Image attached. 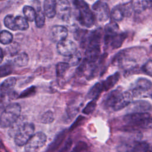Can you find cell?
<instances>
[{
  "mask_svg": "<svg viewBox=\"0 0 152 152\" xmlns=\"http://www.w3.org/2000/svg\"><path fill=\"white\" fill-rule=\"evenodd\" d=\"M74 3L78 10L77 17L80 24L86 27H92L94 23L95 16L88 5L83 0H75Z\"/></svg>",
  "mask_w": 152,
  "mask_h": 152,
  "instance_id": "cell-3",
  "label": "cell"
},
{
  "mask_svg": "<svg viewBox=\"0 0 152 152\" xmlns=\"http://www.w3.org/2000/svg\"><path fill=\"white\" fill-rule=\"evenodd\" d=\"M96 106V102L95 99H93L91 102H90L88 103H87V104L84 108V109L83 110V113L88 115L92 113L95 109Z\"/></svg>",
  "mask_w": 152,
  "mask_h": 152,
  "instance_id": "cell-34",
  "label": "cell"
},
{
  "mask_svg": "<svg viewBox=\"0 0 152 152\" xmlns=\"http://www.w3.org/2000/svg\"><path fill=\"white\" fill-rule=\"evenodd\" d=\"M9 45H10L5 49L7 53L10 56H13L17 54L20 49V45L16 42L10 43Z\"/></svg>",
  "mask_w": 152,
  "mask_h": 152,
  "instance_id": "cell-31",
  "label": "cell"
},
{
  "mask_svg": "<svg viewBox=\"0 0 152 152\" xmlns=\"http://www.w3.org/2000/svg\"><path fill=\"white\" fill-rule=\"evenodd\" d=\"M142 70L146 74L152 77V60H148L142 67Z\"/></svg>",
  "mask_w": 152,
  "mask_h": 152,
  "instance_id": "cell-37",
  "label": "cell"
},
{
  "mask_svg": "<svg viewBox=\"0 0 152 152\" xmlns=\"http://www.w3.org/2000/svg\"><path fill=\"white\" fill-rule=\"evenodd\" d=\"M36 15L35 18V23L38 28H42L45 23V14L41 10V7H38L36 8Z\"/></svg>",
  "mask_w": 152,
  "mask_h": 152,
  "instance_id": "cell-21",
  "label": "cell"
},
{
  "mask_svg": "<svg viewBox=\"0 0 152 152\" xmlns=\"http://www.w3.org/2000/svg\"><path fill=\"white\" fill-rule=\"evenodd\" d=\"M12 34L7 31L3 30L0 32V42L3 45H9L12 41Z\"/></svg>",
  "mask_w": 152,
  "mask_h": 152,
  "instance_id": "cell-27",
  "label": "cell"
},
{
  "mask_svg": "<svg viewBox=\"0 0 152 152\" xmlns=\"http://www.w3.org/2000/svg\"><path fill=\"white\" fill-rule=\"evenodd\" d=\"M138 127L142 129H152V118L150 116L146 118L138 125Z\"/></svg>",
  "mask_w": 152,
  "mask_h": 152,
  "instance_id": "cell-35",
  "label": "cell"
},
{
  "mask_svg": "<svg viewBox=\"0 0 152 152\" xmlns=\"http://www.w3.org/2000/svg\"><path fill=\"white\" fill-rule=\"evenodd\" d=\"M69 62L68 64L71 66H77L78 65L80 62H81V54L80 52L77 51L74 54L69 56Z\"/></svg>",
  "mask_w": 152,
  "mask_h": 152,
  "instance_id": "cell-30",
  "label": "cell"
},
{
  "mask_svg": "<svg viewBox=\"0 0 152 152\" xmlns=\"http://www.w3.org/2000/svg\"><path fill=\"white\" fill-rule=\"evenodd\" d=\"M26 18L20 15L15 17V23L17 30H26L29 27Z\"/></svg>",
  "mask_w": 152,
  "mask_h": 152,
  "instance_id": "cell-24",
  "label": "cell"
},
{
  "mask_svg": "<svg viewBox=\"0 0 152 152\" xmlns=\"http://www.w3.org/2000/svg\"><path fill=\"white\" fill-rule=\"evenodd\" d=\"M36 92V88L34 86H31L30 87L27 88L25 90H24L19 96L20 98H24L26 97H29L30 96L33 95Z\"/></svg>",
  "mask_w": 152,
  "mask_h": 152,
  "instance_id": "cell-36",
  "label": "cell"
},
{
  "mask_svg": "<svg viewBox=\"0 0 152 152\" xmlns=\"http://www.w3.org/2000/svg\"><path fill=\"white\" fill-rule=\"evenodd\" d=\"M28 61H29L28 56L25 52H21L18 54L14 60V64L19 67H23V66H26L28 64Z\"/></svg>",
  "mask_w": 152,
  "mask_h": 152,
  "instance_id": "cell-20",
  "label": "cell"
},
{
  "mask_svg": "<svg viewBox=\"0 0 152 152\" xmlns=\"http://www.w3.org/2000/svg\"><path fill=\"white\" fill-rule=\"evenodd\" d=\"M0 1H3V0H0Z\"/></svg>",
  "mask_w": 152,
  "mask_h": 152,
  "instance_id": "cell-42",
  "label": "cell"
},
{
  "mask_svg": "<svg viewBox=\"0 0 152 152\" xmlns=\"http://www.w3.org/2000/svg\"><path fill=\"white\" fill-rule=\"evenodd\" d=\"M43 10L45 15L52 18L56 15V0H45Z\"/></svg>",
  "mask_w": 152,
  "mask_h": 152,
  "instance_id": "cell-15",
  "label": "cell"
},
{
  "mask_svg": "<svg viewBox=\"0 0 152 152\" xmlns=\"http://www.w3.org/2000/svg\"><path fill=\"white\" fill-rule=\"evenodd\" d=\"M56 49L58 53L64 56H70L77 51V46L75 43L66 39L58 42Z\"/></svg>",
  "mask_w": 152,
  "mask_h": 152,
  "instance_id": "cell-7",
  "label": "cell"
},
{
  "mask_svg": "<svg viewBox=\"0 0 152 152\" xmlns=\"http://www.w3.org/2000/svg\"><path fill=\"white\" fill-rule=\"evenodd\" d=\"M4 22L5 27H7L8 28L13 31L17 30V28L15 23V17L12 15L9 14L7 15L4 18Z\"/></svg>",
  "mask_w": 152,
  "mask_h": 152,
  "instance_id": "cell-28",
  "label": "cell"
},
{
  "mask_svg": "<svg viewBox=\"0 0 152 152\" xmlns=\"http://www.w3.org/2000/svg\"><path fill=\"white\" fill-rule=\"evenodd\" d=\"M12 72V67L10 64H5L0 66V78L6 77Z\"/></svg>",
  "mask_w": 152,
  "mask_h": 152,
  "instance_id": "cell-32",
  "label": "cell"
},
{
  "mask_svg": "<svg viewBox=\"0 0 152 152\" xmlns=\"http://www.w3.org/2000/svg\"><path fill=\"white\" fill-rule=\"evenodd\" d=\"M119 27L118 24L115 22H112L105 26L104 31L106 33V40L109 41L110 39L117 34V32L118 31Z\"/></svg>",
  "mask_w": 152,
  "mask_h": 152,
  "instance_id": "cell-17",
  "label": "cell"
},
{
  "mask_svg": "<svg viewBox=\"0 0 152 152\" xmlns=\"http://www.w3.org/2000/svg\"><path fill=\"white\" fill-rule=\"evenodd\" d=\"M111 16L115 21H119L122 20L125 17L122 6H116L115 7L111 12Z\"/></svg>",
  "mask_w": 152,
  "mask_h": 152,
  "instance_id": "cell-26",
  "label": "cell"
},
{
  "mask_svg": "<svg viewBox=\"0 0 152 152\" xmlns=\"http://www.w3.org/2000/svg\"><path fill=\"white\" fill-rule=\"evenodd\" d=\"M21 106L18 103H10L3 110L0 115V127H10L20 118Z\"/></svg>",
  "mask_w": 152,
  "mask_h": 152,
  "instance_id": "cell-2",
  "label": "cell"
},
{
  "mask_svg": "<svg viewBox=\"0 0 152 152\" xmlns=\"http://www.w3.org/2000/svg\"><path fill=\"white\" fill-rule=\"evenodd\" d=\"M100 46H88L86 51L85 60L89 64H91L96 61L100 54Z\"/></svg>",
  "mask_w": 152,
  "mask_h": 152,
  "instance_id": "cell-14",
  "label": "cell"
},
{
  "mask_svg": "<svg viewBox=\"0 0 152 152\" xmlns=\"http://www.w3.org/2000/svg\"><path fill=\"white\" fill-rule=\"evenodd\" d=\"M23 11L25 18L28 21H33L34 20H35L36 11L33 7L28 5H26L23 7Z\"/></svg>",
  "mask_w": 152,
  "mask_h": 152,
  "instance_id": "cell-22",
  "label": "cell"
},
{
  "mask_svg": "<svg viewBox=\"0 0 152 152\" xmlns=\"http://www.w3.org/2000/svg\"><path fill=\"white\" fill-rule=\"evenodd\" d=\"M54 120L53 112L50 110L46 112L41 117L40 122L43 124H50Z\"/></svg>",
  "mask_w": 152,
  "mask_h": 152,
  "instance_id": "cell-33",
  "label": "cell"
},
{
  "mask_svg": "<svg viewBox=\"0 0 152 152\" xmlns=\"http://www.w3.org/2000/svg\"><path fill=\"white\" fill-rule=\"evenodd\" d=\"M116 149L118 152H146L151 148L147 142L133 140L123 142Z\"/></svg>",
  "mask_w": 152,
  "mask_h": 152,
  "instance_id": "cell-4",
  "label": "cell"
},
{
  "mask_svg": "<svg viewBox=\"0 0 152 152\" xmlns=\"http://www.w3.org/2000/svg\"><path fill=\"white\" fill-rule=\"evenodd\" d=\"M104 90L103 86L102 83H97L95 84L88 91L87 96L89 99H96L100 93Z\"/></svg>",
  "mask_w": 152,
  "mask_h": 152,
  "instance_id": "cell-18",
  "label": "cell"
},
{
  "mask_svg": "<svg viewBox=\"0 0 152 152\" xmlns=\"http://www.w3.org/2000/svg\"><path fill=\"white\" fill-rule=\"evenodd\" d=\"M3 59H4V52L2 49L0 48V64L2 62Z\"/></svg>",
  "mask_w": 152,
  "mask_h": 152,
  "instance_id": "cell-39",
  "label": "cell"
},
{
  "mask_svg": "<svg viewBox=\"0 0 152 152\" xmlns=\"http://www.w3.org/2000/svg\"><path fill=\"white\" fill-rule=\"evenodd\" d=\"M93 9L95 12V17L99 21L104 22L109 19L110 11L107 4L99 1L94 4Z\"/></svg>",
  "mask_w": 152,
  "mask_h": 152,
  "instance_id": "cell-8",
  "label": "cell"
},
{
  "mask_svg": "<svg viewBox=\"0 0 152 152\" xmlns=\"http://www.w3.org/2000/svg\"><path fill=\"white\" fill-rule=\"evenodd\" d=\"M151 98H152V93H151Z\"/></svg>",
  "mask_w": 152,
  "mask_h": 152,
  "instance_id": "cell-41",
  "label": "cell"
},
{
  "mask_svg": "<svg viewBox=\"0 0 152 152\" xmlns=\"http://www.w3.org/2000/svg\"><path fill=\"white\" fill-rule=\"evenodd\" d=\"M150 4H152V0H147Z\"/></svg>",
  "mask_w": 152,
  "mask_h": 152,
  "instance_id": "cell-40",
  "label": "cell"
},
{
  "mask_svg": "<svg viewBox=\"0 0 152 152\" xmlns=\"http://www.w3.org/2000/svg\"><path fill=\"white\" fill-rule=\"evenodd\" d=\"M128 110L133 112H147L151 109V104L145 100L132 102L128 106Z\"/></svg>",
  "mask_w": 152,
  "mask_h": 152,
  "instance_id": "cell-12",
  "label": "cell"
},
{
  "mask_svg": "<svg viewBox=\"0 0 152 152\" xmlns=\"http://www.w3.org/2000/svg\"><path fill=\"white\" fill-rule=\"evenodd\" d=\"M16 84V79L14 77H10L5 80L0 86V92L2 96L9 95L12 91Z\"/></svg>",
  "mask_w": 152,
  "mask_h": 152,
  "instance_id": "cell-13",
  "label": "cell"
},
{
  "mask_svg": "<svg viewBox=\"0 0 152 152\" xmlns=\"http://www.w3.org/2000/svg\"><path fill=\"white\" fill-rule=\"evenodd\" d=\"M135 87L148 91V90L152 87V83L148 79L145 78H140L137 80L135 83Z\"/></svg>",
  "mask_w": 152,
  "mask_h": 152,
  "instance_id": "cell-23",
  "label": "cell"
},
{
  "mask_svg": "<svg viewBox=\"0 0 152 152\" xmlns=\"http://www.w3.org/2000/svg\"><path fill=\"white\" fill-rule=\"evenodd\" d=\"M71 144H72L71 140L70 139L68 140V141L65 143L64 146L61 148L60 152H68V151L69 150L71 147Z\"/></svg>",
  "mask_w": 152,
  "mask_h": 152,
  "instance_id": "cell-38",
  "label": "cell"
},
{
  "mask_svg": "<svg viewBox=\"0 0 152 152\" xmlns=\"http://www.w3.org/2000/svg\"><path fill=\"white\" fill-rule=\"evenodd\" d=\"M56 1V14L60 19L66 21L69 18L71 6L68 0Z\"/></svg>",
  "mask_w": 152,
  "mask_h": 152,
  "instance_id": "cell-10",
  "label": "cell"
},
{
  "mask_svg": "<svg viewBox=\"0 0 152 152\" xmlns=\"http://www.w3.org/2000/svg\"><path fill=\"white\" fill-rule=\"evenodd\" d=\"M69 64L67 62H59L56 66V74L57 77H62L69 68Z\"/></svg>",
  "mask_w": 152,
  "mask_h": 152,
  "instance_id": "cell-25",
  "label": "cell"
},
{
  "mask_svg": "<svg viewBox=\"0 0 152 152\" xmlns=\"http://www.w3.org/2000/svg\"><path fill=\"white\" fill-rule=\"evenodd\" d=\"M150 4L147 0H132V7L136 12H141L146 10Z\"/></svg>",
  "mask_w": 152,
  "mask_h": 152,
  "instance_id": "cell-19",
  "label": "cell"
},
{
  "mask_svg": "<svg viewBox=\"0 0 152 152\" xmlns=\"http://www.w3.org/2000/svg\"><path fill=\"white\" fill-rule=\"evenodd\" d=\"M34 126L31 123H25L14 136V142L18 146L25 145L34 134Z\"/></svg>",
  "mask_w": 152,
  "mask_h": 152,
  "instance_id": "cell-5",
  "label": "cell"
},
{
  "mask_svg": "<svg viewBox=\"0 0 152 152\" xmlns=\"http://www.w3.org/2000/svg\"><path fill=\"white\" fill-rule=\"evenodd\" d=\"M150 116L147 112H133L124 116V121L129 126H138L142 121Z\"/></svg>",
  "mask_w": 152,
  "mask_h": 152,
  "instance_id": "cell-9",
  "label": "cell"
},
{
  "mask_svg": "<svg viewBox=\"0 0 152 152\" xmlns=\"http://www.w3.org/2000/svg\"><path fill=\"white\" fill-rule=\"evenodd\" d=\"M120 75L119 72H116L108 77L106 80L102 83L104 90H108L109 89L113 87L115 84L119 80Z\"/></svg>",
  "mask_w": 152,
  "mask_h": 152,
  "instance_id": "cell-16",
  "label": "cell"
},
{
  "mask_svg": "<svg viewBox=\"0 0 152 152\" xmlns=\"http://www.w3.org/2000/svg\"><path fill=\"white\" fill-rule=\"evenodd\" d=\"M125 39L124 34H116L112 37L109 40H111V45L113 48L120 47Z\"/></svg>",
  "mask_w": 152,
  "mask_h": 152,
  "instance_id": "cell-29",
  "label": "cell"
},
{
  "mask_svg": "<svg viewBox=\"0 0 152 152\" xmlns=\"http://www.w3.org/2000/svg\"><path fill=\"white\" fill-rule=\"evenodd\" d=\"M46 140V135L43 132L34 134L25 145L26 152H37L45 145Z\"/></svg>",
  "mask_w": 152,
  "mask_h": 152,
  "instance_id": "cell-6",
  "label": "cell"
},
{
  "mask_svg": "<svg viewBox=\"0 0 152 152\" xmlns=\"http://www.w3.org/2000/svg\"><path fill=\"white\" fill-rule=\"evenodd\" d=\"M133 96L128 91L121 92L116 89L112 91L106 97L105 104L114 111L120 110L127 107L132 102Z\"/></svg>",
  "mask_w": 152,
  "mask_h": 152,
  "instance_id": "cell-1",
  "label": "cell"
},
{
  "mask_svg": "<svg viewBox=\"0 0 152 152\" xmlns=\"http://www.w3.org/2000/svg\"><path fill=\"white\" fill-rule=\"evenodd\" d=\"M67 36L68 30L63 26H54L52 27L50 31V37L51 40L57 43L66 39Z\"/></svg>",
  "mask_w": 152,
  "mask_h": 152,
  "instance_id": "cell-11",
  "label": "cell"
}]
</instances>
